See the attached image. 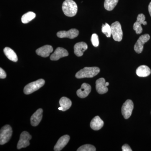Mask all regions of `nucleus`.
Instances as JSON below:
<instances>
[{
  "mask_svg": "<svg viewBox=\"0 0 151 151\" xmlns=\"http://www.w3.org/2000/svg\"><path fill=\"white\" fill-rule=\"evenodd\" d=\"M53 51L52 46L50 45H45L41 47L36 50L37 55L43 58L47 57Z\"/></svg>",
  "mask_w": 151,
  "mask_h": 151,
  "instance_id": "obj_15",
  "label": "nucleus"
},
{
  "mask_svg": "<svg viewBox=\"0 0 151 151\" xmlns=\"http://www.w3.org/2000/svg\"><path fill=\"white\" fill-rule=\"evenodd\" d=\"M151 70L148 66L142 65L139 66L136 70V73L139 77H145L151 74Z\"/></svg>",
  "mask_w": 151,
  "mask_h": 151,
  "instance_id": "obj_20",
  "label": "nucleus"
},
{
  "mask_svg": "<svg viewBox=\"0 0 151 151\" xmlns=\"http://www.w3.org/2000/svg\"><path fill=\"white\" fill-rule=\"evenodd\" d=\"M4 52L6 56L10 60L15 62L17 61V56L15 52L12 49L9 47H6L4 49Z\"/></svg>",
  "mask_w": 151,
  "mask_h": 151,
  "instance_id": "obj_21",
  "label": "nucleus"
},
{
  "mask_svg": "<svg viewBox=\"0 0 151 151\" xmlns=\"http://www.w3.org/2000/svg\"><path fill=\"white\" fill-rule=\"evenodd\" d=\"M142 24L144 25L147 24V22L145 21V16L143 14L138 15L137 21L134 23L133 26V29L136 31L137 34H140L142 32L143 29Z\"/></svg>",
  "mask_w": 151,
  "mask_h": 151,
  "instance_id": "obj_9",
  "label": "nucleus"
},
{
  "mask_svg": "<svg viewBox=\"0 0 151 151\" xmlns=\"http://www.w3.org/2000/svg\"><path fill=\"white\" fill-rule=\"evenodd\" d=\"M91 42L93 46L97 47L99 46V41L98 36L96 34H92V37L91 39Z\"/></svg>",
  "mask_w": 151,
  "mask_h": 151,
  "instance_id": "obj_26",
  "label": "nucleus"
},
{
  "mask_svg": "<svg viewBox=\"0 0 151 151\" xmlns=\"http://www.w3.org/2000/svg\"><path fill=\"white\" fill-rule=\"evenodd\" d=\"M45 83V81L43 79H38L37 81L31 82L25 86L24 92L26 94H32L42 87Z\"/></svg>",
  "mask_w": 151,
  "mask_h": 151,
  "instance_id": "obj_3",
  "label": "nucleus"
},
{
  "mask_svg": "<svg viewBox=\"0 0 151 151\" xmlns=\"http://www.w3.org/2000/svg\"><path fill=\"white\" fill-rule=\"evenodd\" d=\"M96 148L91 145H85L81 146L77 150V151H95Z\"/></svg>",
  "mask_w": 151,
  "mask_h": 151,
  "instance_id": "obj_25",
  "label": "nucleus"
},
{
  "mask_svg": "<svg viewBox=\"0 0 151 151\" xmlns=\"http://www.w3.org/2000/svg\"><path fill=\"white\" fill-rule=\"evenodd\" d=\"M109 82H106V83H105V86H109Z\"/></svg>",
  "mask_w": 151,
  "mask_h": 151,
  "instance_id": "obj_30",
  "label": "nucleus"
},
{
  "mask_svg": "<svg viewBox=\"0 0 151 151\" xmlns=\"http://www.w3.org/2000/svg\"><path fill=\"white\" fill-rule=\"evenodd\" d=\"M100 72V69L97 67L84 68L77 72L75 76L77 78H92Z\"/></svg>",
  "mask_w": 151,
  "mask_h": 151,
  "instance_id": "obj_2",
  "label": "nucleus"
},
{
  "mask_svg": "<svg viewBox=\"0 0 151 151\" xmlns=\"http://www.w3.org/2000/svg\"><path fill=\"white\" fill-rule=\"evenodd\" d=\"M105 79L101 78L97 79L96 81V89L97 92L100 94H104L108 91V88L105 86Z\"/></svg>",
  "mask_w": 151,
  "mask_h": 151,
  "instance_id": "obj_16",
  "label": "nucleus"
},
{
  "mask_svg": "<svg viewBox=\"0 0 151 151\" xmlns=\"http://www.w3.org/2000/svg\"><path fill=\"white\" fill-rule=\"evenodd\" d=\"M62 10L65 16L73 17L77 13L78 7L73 0H65L63 4Z\"/></svg>",
  "mask_w": 151,
  "mask_h": 151,
  "instance_id": "obj_1",
  "label": "nucleus"
},
{
  "mask_svg": "<svg viewBox=\"0 0 151 151\" xmlns=\"http://www.w3.org/2000/svg\"><path fill=\"white\" fill-rule=\"evenodd\" d=\"M43 110L41 108L38 109L31 117V124L33 127H37L40 124L42 118Z\"/></svg>",
  "mask_w": 151,
  "mask_h": 151,
  "instance_id": "obj_13",
  "label": "nucleus"
},
{
  "mask_svg": "<svg viewBox=\"0 0 151 151\" xmlns=\"http://www.w3.org/2000/svg\"><path fill=\"white\" fill-rule=\"evenodd\" d=\"M111 35L114 40L120 42L123 38V32L122 26L119 22L116 21L111 25Z\"/></svg>",
  "mask_w": 151,
  "mask_h": 151,
  "instance_id": "obj_5",
  "label": "nucleus"
},
{
  "mask_svg": "<svg viewBox=\"0 0 151 151\" xmlns=\"http://www.w3.org/2000/svg\"><path fill=\"white\" fill-rule=\"evenodd\" d=\"M150 38V37L147 34L141 35L139 37L134 46V50L137 53H141L143 51L144 45L148 41Z\"/></svg>",
  "mask_w": 151,
  "mask_h": 151,
  "instance_id": "obj_6",
  "label": "nucleus"
},
{
  "mask_svg": "<svg viewBox=\"0 0 151 151\" xmlns=\"http://www.w3.org/2000/svg\"><path fill=\"white\" fill-rule=\"evenodd\" d=\"M36 17V14L33 12H29L24 14L22 17V22L23 23L27 24L33 19Z\"/></svg>",
  "mask_w": 151,
  "mask_h": 151,
  "instance_id": "obj_23",
  "label": "nucleus"
},
{
  "mask_svg": "<svg viewBox=\"0 0 151 151\" xmlns=\"http://www.w3.org/2000/svg\"><path fill=\"white\" fill-rule=\"evenodd\" d=\"M6 77V74L5 71H4L1 68H0V78L1 79H4Z\"/></svg>",
  "mask_w": 151,
  "mask_h": 151,
  "instance_id": "obj_27",
  "label": "nucleus"
},
{
  "mask_svg": "<svg viewBox=\"0 0 151 151\" xmlns=\"http://www.w3.org/2000/svg\"><path fill=\"white\" fill-rule=\"evenodd\" d=\"M148 10L149 13H150V16L151 17V2L150 3V4H149L148 6Z\"/></svg>",
  "mask_w": 151,
  "mask_h": 151,
  "instance_id": "obj_29",
  "label": "nucleus"
},
{
  "mask_svg": "<svg viewBox=\"0 0 151 151\" xmlns=\"http://www.w3.org/2000/svg\"><path fill=\"white\" fill-rule=\"evenodd\" d=\"M12 134V127L9 125H6L1 129L0 132V144L4 145L7 143L10 139Z\"/></svg>",
  "mask_w": 151,
  "mask_h": 151,
  "instance_id": "obj_4",
  "label": "nucleus"
},
{
  "mask_svg": "<svg viewBox=\"0 0 151 151\" xmlns=\"http://www.w3.org/2000/svg\"><path fill=\"white\" fill-rule=\"evenodd\" d=\"M102 32L107 37H110L112 35L111 26L107 23H105V24H103L102 25Z\"/></svg>",
  "mask_w": 151,
  "mask_h": 151,
  "instance_id": "obj_24",
  "label": "nucleus"
},
{
  "mask_svg": "<svg viewBox=\"0 0 151 151\" xmlns=\"http://www.w3.org/2000/svg\"><path fill=\"white\" fill-rule=\"evenodd\" d=\"M134 109V103L132 100H128L123 104L122 107V114L124 119H127L132 115Z\"/></svg>",
  "mask_w": 151,
  "mask_h": 151,
  "instance_id": "obj_8",
  "label": "nucleus"
},
{
  "mask_svg": "<svg viewBox=\"0 0 151 151\" xmlns=\"http://www.w3.org/2000/svg\"><path fill=\"white\" fill-rule=\"evenodd\" d=\"M79 34V31L76 29H71L68 31H60L57 33V35L59 38H68L69 39H74L77 37Z\"/></svg>",
  "mask_w": 151,
  "mask_h": 151,
  "instance_id": "obj_10",
  "label": "nucleus"
},
{
  "mask_svg": "<svg viewBox=\"0 0 151 151\" xmlns=\"http://www.w3.org/2000/svg\"><path fill=\"white\" fill-rule=\"evenodd\" d=\"M88 48V45L83 42L76 44L74 46V52L77 56H82L84 52Z\"/></svg>",
  "mask_w": 151,
  "mask_h": 151,
  "instance_id": "obj_17",
  "label": "nucleus"
},
{
  "mask_svg": "<svg viewBox=\"0 0 151 151\" xmlns=\"http://www.w3.org/2000/svg\"><path fill=\"white\" fill-rule=\"evenodd\" d=\"M90 125L92 129L97 131L103 127L104 122L99 116H96L92 119Z\"/></svg>",
  "mask_w": 151,
  "mask_h": 151,
  "instance_id": "obj_18",
  "label": "nucleus"
},
{
  "mask_svg": "<svg viewBox=\"0 0 151 151\" xmlns=\"http://www.w3.org/2000/svg\"><path fill=\"white\" fill-rule=\"evenodd\" d=\"M70 140V137L68 135H65L62 136L58 141L54 148V151H61L65 146Z\"/></svg>",
  "mask_w": 151,
  "mask_h": 151,
  "instance_id": "obj_14",
  "label": "nucleus"
},
{
  "mask_svg": "<svg viewBox=\"0 0 151 151\" xmlns=\"http://www.w3.org/2000/svg\"><path fill=\"white\" fill-rule=\"evenodd\" d=\"M68 52L63 47H57L54 52L50 56L52 60H58L61 58L68 56Z\"/></svg>",
  "mask_w": 151,
  "mask_h": 151,
  "instance_id": "obj_11",
  "label": "nucleus"
},
{
  "mask_svg": "<svg viewBox=\"0 0 151 151\" xmlns=\"http://www.w3.org/2000/svg\"><path fill=\"white\" fill-rule=\"evenodd\" d=\"M59 104L60 107L58 110L62 111H65L69 109L72 105V102L70 99L67 97H61L59 100Z\"/></svg>",
  "mask_w": 151,
  "mask_h": 151,
  "instance_id": "obj_19",
  "label": "nucleus"
},
{
  "mask_svg": "<svg viewBox=\"0 0 151 151\" xmlns=\"http://www.w3.org/2000/svg\"><path fill=\"white\" fill-rule=\"evenodd\" d=\"M119 0H105L104 2V7L107 11L113 10L117 5Z\"/></svg>",
  "mask_w": 151,
  "mask_h": 151,
  "instance_id": "obj_22",
  "label": "nucleus"
},
{
  "mask_svg": "<svg viewBox=\"0 0 151 151\" xmlns=\"http://www.w3.org/2000/svg\"><path fill=\"white\" fill-rule=\"evenodd\" d=\"M91 86L87 83H84L81 85L80 89L76 92L77 96L81 98H84L88 96L91 91Z\"/></svg>",
  "mask_w": 151,
  "mask_h": 151,
  "instance_id": "obj_12",
  "label": "nucleus"
},
{
  "mask_svg": "<svg viewBox=\"0 0 151 151\" xmlns=\"http://www.w3.org/2000/svg\"><path fill=\"white\" fill-rule=\"evenodd\" d=\"M32 139V136L28 132H22L20 136L19 140L17 144V149L19 150L25 148L30 145L29 140Z\"/></svg>",
  "mask_w": 151,
  "mask_h": 151,
  "instance_id": "obj_7",
  "label": "nucleus"
},
{
  "mask_svg": "<svg viewBox=\"0 0 151 151\" xmlns=\"http://www.w3.org/2000/svg\"><path fill=\"white\" fill-rule=\"evenodd\" d=\"M122 150L123 151H132V149L130 147V146L127 144H125L122 147Z\"/></svg>",
  "mask_w": 151,
  "mask_h": 151,
  "instance_id": "obj_28",
  "label": "nucleus"
}]
</instances>
